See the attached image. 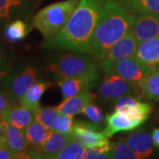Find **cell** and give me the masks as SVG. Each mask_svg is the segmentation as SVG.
Listing matches in <instances>:
<instances>
[{"instance_id":"obj_34","label":"cell","mask_w":159,"mask_h":159,"mask_svg":"<svg viewBox=\"0 0 159 159\" xmlns=\"http://www.w3.org/2000/svg\"><path fill=\"white\" fill-rule=\"evenodd\" d=\"M85 159H108L110 157L109 151H104L102 148H87Z\"/></svg>"},{"instance_id":"obj_19","label":"cell","mask_w":159,"mask_h":159,"mask_svg":"<svg viewBox=\"0 0 159 159\" xmlns=\"http://www.w3.org/2000/svg\"><path fill=\"white\" fill-rule=\"evenodd\" d=\"M23 132L29 149H38L51 131L47 129L44 125L40 124L34 119L30 125L23 130Z\"/></svg>"},{"instance_id":"obj_13","label":"cell","mask_w":159,"mask_h":159,"mask_svg":"<svg viewBox=\"0 0 159 159\" xmlns=\"http://www.w3.org/2000/svg\"><path fill=\"white\" fill-rule=\"evenodd\" d=\"M0 119L20 130H24L34 120V113L22 105L15 103L0 114Z\"/></svg>"},{"instance_id":"obj_12","label":"cell","mask_w":159,"mask_h":159,"mask_svg":"<svg viewBox=\"0 0 159 159\" xmlns=\"http://www.w3.org/2000/svg\"><path fill=\"white\" fill-rule=\"evenodd\" d=\"M138 42L130 31L119 39L105 53L102 59L119 60L125 57H134L138 46Z\"/></svg>"},{"instance_id":"obj_9","label":"cell","mask_w":159,"mask_h":159,"mask_svg":"<svg viewBox=\"0 0 159 159\" xmlns=\"http://www.w3.org/2000/svg\"><path fill=\"white\" fill-rule=\"evenodd\" d=\"M74 139L73 134L51 131L38 149H29V158H50L59 152L69 142Z\"/></svg>"},{"instance_id":"obj_3","label":"cell","mask_w":159,"mask_h":159,"mask_svg":"<svg viewBox=\"0 0 159 159\" xmlns=\"http://www.w3.org/2000/svg\"><path fill=\"white\" fill-rule=\"evenodd\" d=\"M78 3L79 0H65L45 6L33 18L32 27L43 34L44 40L50 39L65 28Z\"/></svg>"},{"instance_id":"obj_36","label":"cell","mask_w":159,"mask_h":159,"mask_svg":"<svg viewBox=\"0 0 159 159\" xmlns=\"http://www.w3.org/2000/svg\"><path fill=\"white\" fill-rule=\"evenodd\" d=\"M6 144V127L5 122L0 119V146Z\"/></svg>"},{"instance_id":"obj_31","label":"cell","mask_w":159,"mask_h":159,"mask_svg":"<svg viewBox=\"0 0 159 159\" xmlns=\"http://www.w3.org/2000/svg\"><path fill=\"white\" fill-rule=\"evenodd\" d=\"M137 101H140V98L134 95H124L122 97H119L114 104L115 111H123L127 106H129L132 103H134Z\"/></svg>"},{"instance_id":"obj_35","label":"cell","mask_w":159,"mask_h":159,"mask_svg":"<svg viewBox=\"0 0 159 159\" xmlns=\"http://www.w3.org/2000/svg\"><path fill=\"white\" fill-rule=\"evenodd\" d=\"M15 103L16 102H14L11 100L6 91L0 89V114Z\"/></svg>"},{"instance_id":"obj_38","label":"cell","mask_w":159,"mask_h":159,"mask_svg":"<svg viewBox=\"0 0 159 159\" xmlns=\"http://www.w3.org/2000/svg\"><path fill=\"white\" fill-rule=\"evenodd\" d=\"M158 115H159V111H158Z\"/></svg>"},{"instance_id":"obj_24","label":"cell","mask_w":159,"mask_h":159,"mask_svg":"<svg viewBox=\"0 0 159 159\" xmlns=\"http://www.w3.org/2000/svg\"><path fill=\"white\" fill-rule=\"evenodd\" d=\"M85 148L76 139H73L64 148L55 154L51 159H83L85 157Z\"/></svg>"},{"instance_id":"obj_1","label":"cell","mask_w":159,"mask_h":159,"mask_svg":"<svg viewBox=\"0 0 159 159\" xmlns=\"http://www.w3.org/2000/svg\"><path fill=\"white\" fill-rule=\"evenodd\" d=\"M106 0H79L65 28L55 36L44 40L47 50L86 53L100 11Z\"/></svg>"},{"instance_id":"obj_8","label":"cell","mask_w":159,"mask_h":159,"mask_svg":"<svg viewBox=\"0 0 159 159\" xmlns=\"http://www.w3.org/2000/svg\"><path fill=\"white\" fill-rule=\"evenodd\" d=\"M100 126L91 122L77 121L74 122L72 134L74 139L80 142L87 148H102L109 151L111 142L103 133L99 132Z\"/></svg>"},{"instance_id":"obj_18","label":"cell","mask_w":159,"mask_h":159,"mask_svg":"<svg viewBox=\"0 0 159 159\" xmlns=\"http://www.w3.org/2000/svg\"><path fill=\"white\" fill-rule=\"evenodd\" d=\"M142 99L148 101H159V68L147 72L139 83Z\"/></svg>"},{"instance_id":"obj_28","label":"cell","mask_w":159,"mask_h":159,"mask_svg":"<svg viewBox=\"0 0 159 159\" xmlns=\"http://www.w3.org/2000/svg\"><path fill=\"white\" fill-rule=\"evenodd\" d=\"M80 114L84 115L91 123L98 125L100 127L106 121V120H104V115H103L102 110L99 108L97 104L93 103L92 102H89L87 106L82 109V111H80Z\"/></svg>"},{"instance_id":"obj_2","label":"cell","mask_w":159,"mask_h":159,"mask_svg":"<svg viewBox=\"0 0 159 159\" xmlns=\"http://www.w3.org/2000/svg\"><path fill=\"white\" fill-rule=\"evenodd\" d=\"M134 13L121 0H106L88 44L86 54L102 59L119 39L131 30Z\"/></svg>"},{"instance_id":"obj_16","label":"cell","mask_w":159,"mask_h":159,"mask_svg":"<svg viewBox=\"0 0 159 159\" xmlns=\"http://www.w3.org/2000/svg\"><path fill=\"white\" fill-rule=\"evenodd\" d=\"M95 99L94 94L89 90H86L77 94L74 97L65 98L61 103L57 105V110L60 114L74 117L80 113L82 109Z\"/></svg>"},{"instance_id":"obj_27","label":"cell","mask_w":159,"mask_h":159,"mask_svg":"<svg viewBox=\"0 0 159 159\" xmlns=\"http://www.w3.org/2000/svg\"><path fill=\"white\" fill-rule=\"evenodd\" d=\"M110 157L113 159H138L129 146L122 139L114 142H111L110 147Z\"/></svg>"},{"instance_id":"obj_4","label":"cell","mask_w":159,"mask_h":159,"mask_svg":"<svg viewBox=\"0 0 159 159\" xmlns=\"http://www.w3.org/2000/svg\"><path fill=\"white\" fill-rule=\"evenodd\" d=\"M47 70L61 78H80L88 80L94 88L100 80L99 66L91 58L66 54L50 63Z\"/></svg>"},{"instance_id":"obj_7","label":"cell","mask_w":159,"mask_h":159,"mask_svg":"<svg viewBox=\"0 0 159 159\" xmlns=\"http://www.w3.org/2000/svg\"><path fill=\"white\" fill-rule=\"evenodd\" d=\"M124 95H134L142 99L140 85L117 75H105L98 89V97L103 102H115Z\"/></svg>"},{"instance_id":"obj_32","label":"cell","mask_w":159,"mask_h":159,"mask_svg":"<svg viewBox=\"0 0 159 159\" xmlns=\"http://www.w3.org/2000/svg\"><path fill=\"white\" fill-rule=\"evenodd\" d=\"M29 158L28 155L19 153L9 148L6 144L0 146V159H20Z\"/></svg>"},{"instance_id":"obj_25","label":"cell","mask_w":159,"mask_h":159,"mask_svg":"<svg viewBox=\"0 0 159 159\" xmlns=\"http://www.w3.org/2000/svg\"><path fill=\"white\" fill-rule=\"evenodd\" d=\"M59 114L56 107H41L34 112V119L50 131H56Z\"/></svg>"},{"instance_id":"obj_5","label":"cell","mask_w":159,"mask_h":159,"mask_svg":"<svg viewBox=\"0 0 159 159\" xmlns=\"http://www.w3.org/2000/svg\"><path fill=\"white\" fill-rule=\"evenodd\" d=\"M98 66L105 75H117L135 84H139L148 72L134 56L119 60L100 59Z\"/></svg>"},{"instance_id":"obj_30","label":"cell","mask_w":159,"mask_h":159,"mask_svg":"<svg viewBox=\"0 0 159 159\" xmlns=\"http://www.w3.org/2000/svg\"><path fill=\"white\" fill-rule=\"evenodd\" d=\"M22 4V0H0V19L8 17L12 8Z\"/></svg>"},{"instance_id":"obj_39","label":"cell","mask_w":159,"mask_h":159,"mask_svg":"<svg viewBox=\"0 0 159 159\" xmlns=\"http://www.w3.org/2000/svg\"><path fill=\"white\" fill-rule=\"evenodd\" d=\"M158 68H159V67H158Z\"/></svg>"},{"instance_id":"obj_22","label":"cell","mask_w":159,"mask_h":159,"mask_svg":"<svg viewBox=\"0 0 159 159\" xmlns=\"http://www.w3.org/2000/svg\"><path fill=\"white\" fill-rule=\"evenodd\" d=\"M120 111H124L134 122L140 126L150 117L153 111V107L148 102L137 101Z\"/></svg>"},{"instance_id":"obj_6","label":"cell","mask_w":159,"mask_h":159,"mask_svg":"<svg viewBox=\"0 0 159 159\" xmlns=\"http://www.w3.org/2000/svg\"><path fill=\"white\" fill-rule=\"evenodd\" d=\"M37 74L38 70L34 66H27L15 74H7L0 79L2 89L18 103L27 90L36 82Z\"/></svg>"},{"instance_id":"obj_15","label":"cell","mask_w":159,"mask_h":159,"mask_svg":"<svg viewBox=\"0 0 159 159\" xmlns=\"http://www.w3.org/2000/svg\"><path fill=\"white\" fill-rule=\"evenodd\" d=\"M106 126L102 130V133L110 138L117 133L127 132L136 129L139 127L135 122L124 112L120 111H114L111 114H109L105 117Z\"/></svg>"},{"instance_id":"obj_10","label":"cell","mask_w":159,"mask_h":159,"mask_svg":"<svg viewBox=\"0 0 159 159\" xmlns=\"http://www.w3.org/2000/svg\"><path fill=\"white\" fill-rule=\"evenodd\" d=\"M130 32L138 43L159 36V15L134 13Z\"/></svg>"},{"instance_id":"obj_11","label":"cell","mask_w":159,"mask_h":159,"mask_svg":"<svg viewBox=\"0 0 159 159\" xmlns=\"http://www.w3.org/2000/svg\"><path fill=\"white\" fill-rule=\"evenodd\" d=\"M134 57L147 71L159 67V36L139 43Z\"/></svg>"},{"instance_id":"obj_37","label":"cell","mask_w":159,"mask_h":159,"mask_svg":"<svg viewBox=\"0 0 159 159\" xmlns=\"http://www.w3.org/2000/svg\"><path fill=\"white\" fill-rule=\"evenodd\" d=\"M151 136H152L154 147L159 149V127L154 128L152 134H151Z\"/></svg>"},{"instance_id":"obj_26","label":"cell","mask_w":159,"mask_h":159,"mask_svg":"<svg viewBox=\"0 0 159 159\" xmlns=\"http://www.w3.org/2000/svg\"><path fill=\"white\" fill-rule=\"evenodd\" d=\"M29 27L27 23L20 20H16L6 27V37L11 43H16L23 40L29 34Z\"/></svg>"},{"instance_id":"obj_20","label":"cell","mask_w":159,"mask_h":159,"mask_svg":"<svg viewBox=\"0 0 159 159\" xmlns=\"http://www.w3.org/2000/svg\"><path fill=\"white\" fill-rule=\"evenodd\" d=\"M6 145L19 153L28 155L29 147L27 143L23 130L5 122ZM29 157V156H28Z\"/></svg>"},{"instance_id":"obj_23","label":"cell","mask_w":159,"mask_h":159,"mask_svg":"<svg viewBox=\"0 0 159 159\" xmlns=\"http://www.w3.org/2000/svg\"><path fill=\"white\" fill-rule=\"evenodd\" d=\"M134 13H151L159 15V0H121Z\"/></svg>"},{"instance_id":"obj_29","label":"cell","mask_w":159,"mask_h":159,"mask_svg":"<svg viewBox=\"0 0 159 159\" xmlns=\"http://www.w3.org/2000/svg\"><path fill=\"white\" fill-rule=\"evenodd\" d=\"M74 123V117L65 115V114H59L57 126H56V131L66 133V134H72Z\"/></svg>"},{"instance_id":"obj_14","label":"cell","mask_w":159,"mask_h":159,"mask_svg":"<svg viewBox=\"0 0 159 159\" xmlns=\"http://www.w3.org/2000/svg\"><path fill=\"white\" fill-rule=\"evenodd\" d=\"M125 142L138 159L148 158L153 152L152 136L148 132L140 131L130 134L125 138Z\"/></svg>"},{"instance_id":"obj_21","label":"cell","mask_w":159,"mask_h":159,"mask_svg":"<svg viewBox=\"0 0 159 159\" xmlns=\"http://www.w3.org/2000/svg\"><path fill=\"white\" fill-rule=\"evenodd\" d=\"M57 85L61 89L64 99L74 97L83 91L93 89V87L88 80L80 78H62L57 82Z\"/></svg>"},{"instance_id":"obj_33","label":"cell","mask_w":159,"mask_h":159,"mask_svg":"<svg viewBox=\"0 0 159 159\" xmlns=\"http://www.w3.org/2000/svg\"><path fill=\"white\" fill-rule=\"evenodd\" d=\"M11 67V63L9 57L6 55V51L0 46V79L8 74Z\"/></svg>"},{"instance_id":"obj_17","label":"cell","mask_w":159,"mask_h":159,"mask_svg":"<svg viewBox=\"0 0 159 159\" xmlns=\"http://www.w3.org/2000/svg\"><path fill=\"white\" fill-rule=\"evenodd\" d=\"M52 83L49 81H38L32 85L27 92L20 98L19 103L24 106L25 108L29 109L33 112H36L40 108V100L43 95L51 86Z\"/></svg>"}]
</instances>
